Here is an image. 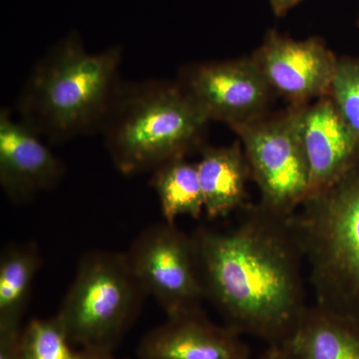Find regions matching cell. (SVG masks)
<instances>
[{"instance_id":"6da1fadb","label":"cell","mask_w":359,"mask_h":359,"mask_svg":"<svg viewBox=\"0 0 359 359\" xmlns=\"http://www.w3.org/2000/svg\"><path fill=\"white\" fill-rule=\"evenodd\" d=\"M240 212L231 228L192 233L205 301L238 334L282 346L309 306L292 215L259 203Z\"/></svg>"},{"instance_id":"7a4b0ae2","label":"cell","mask_w":359,"mask_h":359,"mask_svg":"<svg viewBox=\"0 0 359 359\" xmlns=\"http://www.w3.org/2000/svg\"><path fill=\"white\" fill-rule=\"evenodd\" d=\"M124 46L90 52L77 30L56 40L30 68L14 114L50 144L99 133L123 81Z\"/></svg>"},{"instance_id":"3957f363","label":"cell","mask_w":359,"mask_h":359,"mask_svg":"<svg viewBox=\"0 0 359 359\" xmlns=\"http://www.w3.org/2000/svg\"><path fill=\"white\" fill-rule=\"evenodd\" d=\"M209 122L176 80H123L99 133L116 169L131 176L202 150Z\"/></svg>"},{"instance_id":"277c9868","label":"cell","mask_w":359,"mask_h":359,"mask_svg":"<svg viewBox=\"0 0 359 359\" xmlns=\"http://www.w3.org/2000/svg\"><path fill=\"white\" fill-rule=\"evenodd\" d=\"M314 304L359 323V162L292 216Z\"/></svg>"},{"instance_id":"5b68a950","label":"cell","mask_w":359,"mask_h":359,"mask_svg":"<svg viewBox=\"0 0 359 359\" xmlns=\"http://www.w3.org/2000/svg\"><path fill=\"white\" fill-rule=\"evenodd\" d=\"M147 297L126 252L93 250L82 257L55 316L78 349L113 353Z\"/></svg>"},{"instance_id":"8992f818","label":"cell","mask_w":359,"mask_h":359,"mask_svg":"<svg viewBox=\"0 0 359 359\" xmlns=\"http://www.w3.org/2000/svg\"><path fill=\"white\" fill-rule=\"evenodd\" d=\"M304 105H290L233 129L242 142L259 204L278 214H294L308 198L309 171L299 121Z\"/></svg>"},{"instance_id":"52a82bcc","label":"cell","mask_w":359,"mask_h":359,"mask_svg":"<svg viewBox=\"0 0 359 359\" xmlns=\"http://www.w3.org/2000/svg\"><path fill=\"white\" fill-rule=\"evenodd\" d=\"M125 252L148 297L167 318L202 311L205 294L192 235L163 222L142 231Z\"/></svg>"},{"instance_id":"ba28073f","label":"cell","mask_w":359,"mask_h":359,"mask_svg":"<svg viewBox=\"0 0 359 359\" xmlns=\"http://www.w3.org/2000/svg\"><path fill=\"white\" fill-rule=\"evenodd\" d=\"M176 81L209 121L233 130L268 114L276 95L252 57L188 65Z\"/></svg>"},{"instance_id":"9c48e42d","label":"cell","mask_w":359,"mask_h":359,"mask_svg":"<svg viewBox=\"0 0 359 359\" xmlns=\"http://www.w3.org/2000/svg\"><path fill=\"white\" fill-rule=\"evenodd\" d=\"M250 57L276 95L306 105L330 95L339 58L323 39L294 40L269 30Z\"/></svg>"},{"instance_id":"30bf717a","label":"cell","mask_w":359,"mask_h":359,"mask_svg":"<svg viewBox=\"0 0 359 359\" xmlns=\"http://www.w3.org/2000/svg\"><path fill=\"white\" fill-rule=\"evenodd\" d=\"M65 166L43 138L15 114L0 109V186L13 204H26L52 190L65 177Z\"/></svg>"},{"instance_id":"8fae6325","label":"cell","mask_w":359,"mask_h":359,"mask_svg":"<svg viewBox=\"0 0 359 359\" xmlns=\"http://www.w3.org/2000/svg\"><path fill=\"white\" fill-rule=\"evenodd\" d=\"M299 130L308 161L309 196L332 186L359 162L358 139L330 95L302 107Z\"/></svg>"},{"instance_id":"7c38bea8","label":"cell","mask_w":359,"mask_h":359,"mask_svg":"<svg viewBox=\"0 0 359 359\" xmlns=\"http://www.w3.org/2000/svg\"><path fill=\"white\" fill-rule=\"evenodd\" d=\"M243 335L212 323L204 311L167 318L139 344L140 359H250Z\"/></svg>"},{"instance_id":"4fadbf2b","label":"cell","mask_w":359,"mask_h":359,"mask_svg":"<svg viewBox=\"0 0 359 359\" xmlns=\"http://www.w3.org/2000/svg\"><path fill=\"white\" fill-rule=\"evenodd\" d=\"M204 215L209 219L226 218L248 205L247 185L252 179L249 163L238 142L224 147H204L199 162Z\"/></svg>"},{"instance_id":"5bb4252c","label":"cell","mask_w":359,"mask_h":359,"mask_svg":"<svg viewBox=\"0 0 359 359\" xmlns=\"http://www.w3.org/2000/svg\"><path fill=\"white\" fill-rule=\"evenodd\" d=\"M290 359H359V323L309 304L289 339Z\"/></svg>"},{"instance_id":"9a60e30c","label":"cell","mask_w":359,"mask_h":359,"mask_svg":"<svg viewBox=\"0 0 359 359\" xmlns=\"http://www.w3.org/2000/svg\"><path fill=\"white\" fill-rule=\"evenodd\" d=\"M41 266L33 242L11 245L0 257V334H18Z\"/></svg>"},{"instance_id":"2e32d148","label":"cell","mask_w":359,"mask_h":359,"mask_svg":"<svg viewBox=\"0 0 359 359\" xmlns=\"http://www.w3.org/2000/svg\"><path fill=\"white\" fill-rule=\"evenodd\" d=\"M187 157L177 158L153 170L151 187L154 189L163 219L175 224L180 217L199 219L204 215V199L197 164Z\"/></svg>"},{"instance_id":"e0dca14e","label":"cell","mask_w":359,"mask_h":359,"mask_svg":"<svg viewBox=\"0 0 359 359\" xmlns=\"http://www.w3.org/2000/svg\"><path fill=\"white\" fill-rule=\"evenodd\" d=\"M25 359H81V349H75L57 316L33 318L20 334Z\"/></svg>"},{"instance_id":"ac0fdd59","label":"cell","mask_w":359,"mask_h":359,"mask_svg":"<svg viewBox=\"0 0 359 359\" xmlns=\"http://www.w3.org/2000/svg\"><path fill=\"white\" fill-rule=\"evenodd\" d=\"M330 96L359 141V58H339Z\"/></svg>"},{"instance_id":"d6986e66","label":"cell","mask_w":359,"mask_h":359,"mask_svg":"<svg viewBox=\"0 0 359 359\" xmlns=\"http://www.w3.org/2000/svg\"><path fill=\"white\" fill-rule=\"evenodd\" d=\"M20 332L0 334V359H25L20 346Z\"/></svg>"},{"instance_id":"ffe728a7","label":"cell","mask_w":359,"mask_h":359,"mask_svg":"<svg viewBox=\"0 0 359 359\" xmlns=\"http://www.w3.org/2000/svg\"><path fill=\"white\" fill-rule=\"evenodd\" d=\"M302 1L304 0H269V4L276 16H283Z\"/></svg>"},{"instance_id":"44dd1931","label":"cell","mask_w":359,"mask_h":359,"mask_svg":"<svg viewBox=\"0 0 359 359\" xmlns=\"http://www.w3.org/2000/svg\"><path fill=\"white\" fill-rule=\"evenodd\" d=\"M259 359H290L282 346H269Z\"/></svg>"},{"instance_id":"7402d4cb","label":"cell","mask_w":359,"mask_h":359,"mask_svg":"<svg viewBox=\"0 0 359 359\" xmlns=\"http://www.w3.org/2000/svg\"><path fill=\"white\" fill-rule=\"evenodd\" d=\"M81 351V359H121L116 358L114 353L110 351H84V349Z\"/></svg>"}]
</instances>
